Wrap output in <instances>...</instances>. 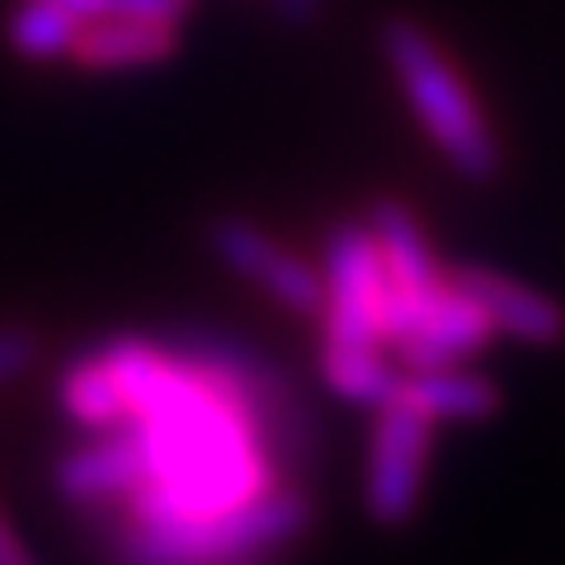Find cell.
I'll return each mask as SVG.
<instances>
[{
  "instance_id": "cell-13",
  "label": "cell",
  "mask_w": 565,
  "mask_h": 565,
  "mask_svg": "<svg viewBox=\"0 0 565 565\" xmlns=\"http://www.w3.org/2000/svg\"><path fill=\"white\" fill-rule=\"evenodd\" d=\"M57 401L66 419L85 424V429H118V424H128V411H122V396L109 377V367H104L99 353H85V359L66 363L62 377H57Z\"/></svg>"
},
{
  "instance_id": "cell-7",
  "label": "cell",
  "mask_w": 565,
  "mask_h": 565,
  "mask_svg": "<svg viewBox=\"0 0 565 565\" xmlns=\"http://www.w3.org/2000/svg\"><path fill=\"white\" fill-rule=\"evenodd\" d=\"M147 476V448H141V429L137 424H118V429H104L99 444L66 452L57 467H52V486L66 504H114L128 500V490L141 486Z\"/></svg>"
},
{
  "instance_id": "cell-16",
  "label": "cell",
  "mask_w": 565,
  "mask_h": 565,
  "mask_svg": "<svg viewBox=\"0 0 565 565\" xmlns=\"http://www.w3.org/2000/svg\"><path fill=\"white\" fill-rule=\"evenodd\" d=\"M33 359H39V334L24 326H0V386L29 373Z\"/></svg>"
},
{
  "instance_id": "cell-3",
  "label": "cell",
  "mask_w": 565,
  "mask_h": 565,
  "mask_svg": "<svg viewBox=\"0 0 565 565\" xmlns=\"http://www.w3.org/2000/svg\"><path fill=\"white\" fill-rule=\"evenodd\" d=\"M373 438H367V476L363 509L377 527H405L419 514L424 471H429L434 419L415 401H386L373 411Z\"/></svg>"
},
{
  "instance_id": "cell-14",
  "label": "cell",
  "mask_w": 565,
  "mask_h": 565,
  "mask_svg": "<svg viewBox=\"0 0 565 565\" xmlns=\"http://www.w3.org/2000/svg\"><path fill=\"white\" fill-rule=\"evenodd\" d=\"M81 14L57 6V0H24L20 10L10 14L6 24V39L20 57H33V62H47V57H66L71 43L81 33Z\"/></svg>"
},
{
  "instance_id": "cell-17",
  "label": "cell",
  "mask_w": 565,
  "mask_h": 565,
  "mask_svg": "<svg viewBox=\"0 0 565 565\" xmlns=\"http://www.w3.org/2000/svg\"><path fill=\"white\" fill-rule=\"evenodd\" d=\"M0 565H33L29 546L20 542V533L10 527V519H6V514H0Z\"/></svg>"
},
{
  "instance_id": "cell-10",
  "label": "cell",
  "mask_w": 565,
  "mask_h": 565,
  "mask_svg": "<svg viewBox=\"0 0 565 565\" xmlns=\"http://www.w3.org/2000/svg\"><path fill=\"white\" fill-rule=\"evenodd\" d=\"M367 226H373V241L392 288H434V282H444V264L429 250L415 212L401 199H377L367 207Z\"/></svg>"
},
{
  "instance_id": "cell-15",
  "label": "cell",
  "mask_w": 565,
  "mask_h": 565,
  "mask_svg": "<svg viewBox=\"0 0 565 565\" xmlns=\"http://www.w3.org/2000/svg\"><path fill=\"white\" fill-rule=\"evenodd\" d=\"M57 6L76 10L81 20H104V14H137V20H170L184 24L193 0H57Z\"/></svg>"
},
{
  "instance_id": "cell-2",
  "label": "cell",
  "mask_w": 565,
  "mask_h": 565,
  "mask_svg": "<svg viewBox=\"0 0 565 565\" xmlns=\"http://www.w3.org/2000/svg\"><path fill=\"white\" fill-rule=\"evenodd\" d=\"M311 500L302 490H264L226 514L189 523H132L118 537L122 565H232L302 537Z\"/></svg>"
},
{
  "instance_id": "cell-9",
  "label": "cell",
  "mask_w": 565,
  "mask_h": 565,
  "mask_svg": "<svg viewBox=\"0 0 565 565\" xmlns=\"http://www.w3.org/2000/svg\"><path fill=\"white\" fill-rule=\"evenodd\" d=\"M180 47V24L170 20H137V14H104L85 20L66 57H76L85 71H128V66H156L174 57Z\"/></svg>"
},
{
  "instance_id": "cell-1",
  "label": "cell",
  "mask_w": 565,
  "mask_h": 565,
  "mask_svg": "<svg viewBox=\"0 0 565 565\" xmlns=\"http://www.w3.org/2000/svg\"><path fill=\"white\" fill-rule=\"evenodd\" d=\"M382 52L392 76L401 81L405 99H411L415 118L444 161L471 184H486L500 174V141H494L481 104L457 76V66L444 57V47L429 39V29L415 20H386L382 24Z\"/></svg>"
},
{
  "instance_id": "cell-5",
  "label": "cell",
  "mask_w": 565,
  "mask_h": 565,
  "mask_svg": "<svg viewBox=\"0 0 565 565\" xmlns=\"http://www.w3.org/2000/svg\"><path fill=\"white\" fill-rule=\"evenodd\" d=\"M207 245H212V255H217L226 269L250 278L255 288L269 292L278 307H288L292 316H321V307H326L321 269H311L302 255H292L288 245L264 236L255 222L217 217L207 226Z\"/></svg>"
},
{
  "instance_id": "cell-12",
  "label": "cell",
  "mask_w": 565,
  "mask_h": 565,
  "mask_svg": "<svg viewBox=\"0 0 565 565\" xmlns=\"http://www.w3.org/2000/svg\"><path fill=\"white\" fill-rule=\"evenodd\" d=\"M321 377L334 396L367 405V411L396 401L405 386V373L386 363L382 344H321Z\"/></svg>"
},
{
  "instance_id": "cell-4",
  "label": "cell",
  "mask_w": 565,
  "mask_h": 565,
  "mask_svg": "<svg viewBox=\"0 0 565 565\" xmlns=\"http://www.w3.org/2000/svg\"><path fill=\"white\" fill-rule=\"evenodd\" d=\"M326 307H321V344H382V302L386 269L367 222H340L326 236Z\"/></svg>"
},
{
  "instance_id": "cell-8",
  "label": "cell",
  "mask_w": 565,
  "mask_h": 565,
  "mask_svg": "<svg viewBox=\"0 0 565 565\" xmlns=\"http://www.w3.org/2000/svg\"><path fill=\"white\" fill-rule=\"evenodd\" d=\"M490 334L494 330L486 321V311L476 307L471 297L457 292L448 282V274H444V282H438L434 297L424 302L419 321L396 344V353H401V363L411 367V373H419V367H452V363L471 359Z\"/></svg>"
},
{
  "instance_id": "cell-6",
  "label": "cell",
  "mask_w": 565,
  "mask_h": 565,
  "mask_svg": "<svg viewBox=\"0 0 565 565\" xmlns=\"http://www.w3.org/2000/svg\"><path fill=\"white\" fill-rule=\"evenodd\" d=\"M448 282L486 311L490 330L514 334L519 344L552 349V344L565 340V311L546 292L527 288V282H519V278L481 269V264H457V269L448 274Z\"/></svg>"
},
{
  "instance_id": "cell-11",
  "label": "cell",
  "mask_w": 565,
  "mask_h": 565,
  "mask_svg": "<svg viewBox=\"0 0 565 565\" xmlns=\"http://www.w3.org/2000/svg\"><path fill=\"white\" fill-rule=\"evenodd\" d=\"M405 401H415L434 424H481L500 411V386L481 373H467V367H419V373H405L401 386Z\"/></svg>"
}]
</instances>
